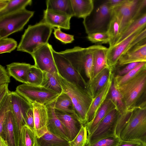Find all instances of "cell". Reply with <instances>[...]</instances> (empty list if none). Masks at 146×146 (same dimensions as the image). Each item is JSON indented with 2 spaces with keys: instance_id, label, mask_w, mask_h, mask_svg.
Instances as JSON below:
<instances>
[{
  "instance_id": "2",
  "label": "cell",
  "mask_w": 146,
  "mask_h": 146,
  "mask_svg": "<svg viewBox=\"0 0 146 146\" xmlns=\"http://www.w3.org/2000/svg\"><path fill=\"white\" fill-rule=\"evenodd\" d=\"M53 28L41 21L29 25L22 35L17 50L31 55L42 46L48 43Z\"/></svg>"
},
{
  "instance_id": "25",
  "label": "cell",
  "mask_w": 146,
  "mask_h": 146,
  "mask_svg": "<svg viewBox=\"0 0 146 146\" xmlns=\"http://www.w3.org/2000/svg\"><path fill=\"white\" fill-rule=\"evenodd\" d=\"M74 17L84 19L89 15L94 7V0H70Z\"/></svg>"
},
{
  "instance_id": "5",
  "label": "cell",
  "mask_w": 146,
  "mask_h": 146,
  "mask_svg": "<svg viewBox=\"0 0 146 146\" xmlns=\"http://www.w3.org/2000/svg\"><path fill=\"white\" fill-rule=\"evenodd\" d=\"M146 85V68L125 83L119 86H116L122 96L128 111L133 109Z\"/></svg>"
},
{
  "instance_id": "32",
  "label": "cell",
  "mask_w": 146,
  "mask_h": 146,
  "mask_svg": "<svg viewBox=\"0 0 146 146\" xmlns=\"http://www.w3.org/2000/svg\"><path fill=\"white\" fill-rule=\"evenodd\" d=\"M109 94V98L113 102L116 109L121 115L124 114L128 111L122 96L116 86L113 78Z\"/></svg>"
},
{
  "instance_id": "40",
  "label": "cell",
  "mask_w": 146,
  "mask_h": 146,
  "mask_svg": "<svg viewBox=\"0 0 146 146\" xmlns=\"http://www.w3.org/2000/svg\"><path fill=\"white\" fill-rule=\"evenodd\" d=\"M87 38L91 42L98 44H107L110 41V35L108 32L90 34L88 35Z\"/></svg>"
},
{
  "instance_id": "28",
  "label": "cell",
  "mask_w": 146,
  "mask_h": 146,
  "mask_svg": "<svg viewBox=\"0 0 146 146\" xmlns=\"http://www.w3.org/2000/svg\"><path fill=\"white\" fill-rule=\"evenodd\" d=\"M37 140L38 146H69V141L48 131Z\"/></svg>"
},
{
  "instance_id": "31",
  "label": "cell",
  "mask_w": 146,
  "mask_h": 146,
  "mask_svg": "<svg viewBox=\"0 0 146 146\" xmlns=\"http://www.w3.org/2000/svg\"><path fill=\"white\" fill-rule=\"evenodd\" d=\"M43 78L41 86L50 89L60 94L62 92V89L59 81L58 73L53 74L43 72Z\"/></svg>"
},
{
  "instance_id": "52",
  "label": "cell",
  "mask_w": 146,
  "mask_h": 146,
  "mask_svg": "<svg viewBox=\"0 0 146 146\" xmlns=\"http://www.w3.org/2000/svg\"><path fill=\"white\" fill-rule=\"evenodd\" d=\"M124 0H104L106 3L111 9L120 5Z\"/></svg>"
},
{
  "instance_id": "43",
  "label": "cell",
  "mask_w": 146,
  "mask_h": 146,
  "mask_svg": "<svg viewBox=\"0 0 146 146\" xmlns=\"http://www.w3.org/2000/svg\"><path fill=\"white\" fill-rule=\"evenodd\" d=\"M140 62H133L121 66L116 65L113 69L116 70V74L114 76H122L126 75L136 67Z\"/></svg>"
},
{
  "instance_id": "44",
  "label": "cell",
  "mask_w": 146,
  "mask_h": 146,
  "mask_svg": "<svg viewBox=\"0 0 146 146\" xmlns=\"http://www.w3.org/2000/svg\"><path fill=\"white\" fill-rule=\"evenodd\" d=\"M93 52L90 54L87 59L84 66L85 74L88 78L89 81L92 79L93 70Z\"/></svg>"
},
{
  "instance_id": "35",
  "label": "cell",
  "mask_w": 146,
  "mask_h": 146,
  "mask_svg": "<svg viewBox=\"0 0 146 146\" xmlns=\"http://www.w3.org/2000/svg\"><path fill=\"white\" fill-rule=\"evenodd\" d=\"M146 68V62H141L127 74L122 76H114L113 80L116 86L127 82L134 78L141 70Z\"/></svg>"
},
{
  "instance_id": "13",
  "label": "cell",
  "mask_w": 146,
  "mask_h": 146,
  "mask_svg": "<svg viewBox=\"0 0 146 146\" xmlns=\"http://www.w3.org/2000/svg\"><path fill=\"white\" fill-rule=\"evenodd\" d=\"M136 62H146V38L123 54L116 65L121 66Z\"/></svg>"
},
{
  "instance_id": "29",
  "label": "cell",
  "mask_w": 146,
  "mask_h": 146,
  "mask_svg": "<svg viewBox=\"0 0 146 146\" xmlns=\"http://www.w3.org/2000/svg\"><path fill=\"white\" fill-rule=\"evenodd\" d=\"M146 26V14L135 19L121 33L118 40L116 44L144 28Z\"/></svg>"
},
{
  "instance_id": "1",
  "label": "cell",
  "mask_w": 146,
  "mask_h": 146,
  "mask_svg": "<svg viewBox=\"0 0 146 146\" xmlns=\"http://www.w3.org/2000/svg\"><path fill=\"white\" fill-rule=\"evenodd\" d=\"M58 75L62 92L70 97L78 119L84 125L88 111L94 98L86 89L79 84L66 79L58 73Z\"/></svg>"
},
{
  "instance_id": "15",
  "label": "cell",
  "mask_w": 146,
  "mask_h": 146,
  "mask_svg": "<svg viewBox=\"0 0 146 146\" xmlns=\"http://www.w3.org/2000/svg\"><path fill=\"white\" fill-rule=\"evenodd\" d=\"M33 109L34 131L37 138H39L48 131V110L46 105L33 103L32 104Z\"/></svg>"
},
{
  "instance_id": "17",
  "label": "cell",
  "mask_w": 146,
  "mask_h": 146,
  "mask_svg": "<svg viewBox=\"0 0 146 146\" xmlns=\"http://www.w3.org/2000/svg\"><path fill=\"white\" fill-rule=\"evenodd\" d=\"M4 139L9 146H19L20 133L12 110L7 115L3 128Z\"/></svg>"
},
{
  "instance_id": "12",
  "label": "cell",
  "mask_w": 146,
  "mask_h": 146,
  "mask_svg": "<svg viewBox=\"0 0 146 146\" xmlns=\"http://www.w3.org/2000/svg\"><path fill=\"white\" fill-rule=\"evenodd\" d=\"M12 111L14 116L18 131L20 134L22 127L26 125V119L32 104L16 91H10Z\"/></svg>"
},
{
  "instance_id": "23",
  "label": "cell",
  "mask_w": 146,
  "mask_h": 146,
  "mask_svg": "<svg viewBox=\"0 0 146 146\" xmlns=\"http://www.w3.org/2000/svg\"><path fill=\"white\" fill-rule=\"evenodd\" d=\"M108 48L99 45H97L94 50L93 54V70L92 80L105 68H110L108 63Z\"/></svg>"
},
{
  "instance_id": "14",
  "label": "cell",
  "mask_w": 146,
  "mask_h": 146,
  "mask_svg": "<svg viewBox=\"0 0 146 146\" xmlns=\"http://www.w3.org/2000/svg\"><path fill=\"white\" fill-rule=\"evenodd\" d=\"M145 27L132 34L121 41L108 48V63L113 71L122 54L127 50L132 41Z\"/></svg>"
},
{
  "instance_id": "3",
  "label": "cell",
  "mask_w": 146,
  "mask_h": 146,
  "mask_svg": "<svg viewBox=\"0 0 146 146\" xmlns=\"http://www.w3.org/2000/svg\"><path fill=\"white\" fill-rule=\"evenodd\" d=\"M113 15V9L104 1L97 4L94 0L93 11L84 19L83 22L86 33L88 35L96 32H108Z\"/></svg>"
},
{
  "instance_id": "20",
  "label": "cell",
  "mask_w": 146,
  "mask_h": 146,
  "mask_svg": "<svg viewBox=\"0 0 146 146\" xmlns=\"http://www.w3.org/2000/svg\"><path fill=\"white\" fill-rule=\"evenodd\" d=\"M72 17L45 10L44 11L42 21L53 28L69 30L70 29V20Z\"/></svg>"
},
{
  "instance_id": "7",
  "label": "cell",
  "mask_w": 146,
  "mask_h": 146,
  "mask_svg": "<svg viewBox=\"0 0 146 146\" xmlns=\"http://www.w3.org/2000/svg\"><path fill=\"white\" fill-rule=\"evenodd\" d=\"M15 91L31 104L37 103L46 106L54 101L60 95L44 86L25 84L18 86Z\"/></svg>"
},
{
  "instance_id": "54",
  "label": "cell",
  "mask_w": 146,
  "mask_h": 146,
  "mask_svg": "<svg viewBox=\"0 0 146 146\" xmlns=\"http://www.w3.org/2000/svg\"><path fill=\"white\" fill-rule=\"evenodd\" d=\"M0 146H9L5 139L0 136Z\"/></svg>"
},
{
  "instance_id": "48",
  "label": "cell",
  "mask_w": 146,
  "mask_h": 146,
  "mask_svg": "<svg viewBox=\"0 0 146 146\" xmlns=\"http://www.w3.org/2000/svg\"><path fill=\"white\" fill-rule=\"evenodd\" d=\"M26 125L34 131V123L33 107L28 110L26 119Z\"/></svg>"
},
{
  "instance_id": "49",
  "label": "cell",
  "mask_w": 146,
  "mask_h": 146,
  "mask_svg": "<svg viewBox=\"0 0 146 146\" xmlns=\"http://www.w3.org/2000/svg\"><path fill=\"white\" fill-rule=\"evenodd\" d=\"M146 38V26L142 30V31L140 32L135 37V38L132 41V42H131L130 45L126 51H127L128 50H129V48H130L131 47H132L135 44Z\"/></svg>"
},
{
  "instance_id": "30",
  "label": "cell",
  "mask_w": 146,
  "mask_h": 146,
  "mask_svg": "<svg viewBox=\"0 0 146 146\" xmlns=\"http://www.w3.org/2000/svg\"><path fill=\"white\" fill-rule=\"evenodd\" d=\"M19 146H38L37 137L34 131L27 125L21 128Z\"/></svg>"
},
{
  "instance_id": "50",
  "label": "cell",
  "mask_w": 146,
  "mask_h": 146,
  "mask_svg": "<svg viewBox=\"0 0 146 146\" xmlns=\"http://www.w3.org/2000/svg\"><path fill=\"white\" fill-rule=\"evenodd\" d=\"M117 146H144L143 143L137 141L121 140Z\"/></svg>"
},
{
  "instance_id": "4",
  "label": "cell",
  "mask_w": 146,
  "mask_h": 146,
  "mask_svg": "<svg viewBox=\"0 0 146 146\" xmlns=\"http://www.w3.org/2000/svg\"><path fill=\"white\" fill-rule=\"evenodd\" d=\"M123 140L146 143V108H135L120 134Z\"/></svg>"
},
{
  "instance_id": "18",
  "label": "cell",
  "mask_w": 146,
  "mask_h": 146,
  "mask_svg": "<svg viewBox=\"0 0 146 146\" xmlns=\"http://www.w3.org/2000/svg\"><path fill=\"white\" fill-rule=\"evenodd\" d=\"M55 112L66 129L70 141L73 139L80 131L82 125L74 116L55 109Z\"/></svg>"
},
{
  "instance_id": "8",
  "label": "cell",
  "mask_w": 146,
  "mask_h": 146,
  "mask_svg": "<svg viewBox=\"0 0 146 146\" xmlns=\"http://www.w3.org/2000/svg\"><path fill=\"white\" fill-rule=\"evenodd\" d=\"M122 115L116 109L109 112L102 120L91 134L88 137L87 145L91 144L105 137L116 135V128Z\"/></svg>"
},
{
  "instance_id": "36",
  "label": "cell",
  "mask_w": 146,
  "mask_h": 146,
  "mask_svg": "<svg viewBox=\"0 0 146 146\" xmlns=\"http://www.w3.org/2000/svg\"><path fill=\"white\" fill-rule=\"evenodd\" d=\"M108 32L110 37L109 47H110L117 43L120 36V24L114 15L110 23Z\"/></svg>"
},
{
  "instance_id": "11",
  "label": "cell",
  "mask_w": 146,
  "mask_h": 146,
  "mask_svg": "<svg viewBox=\"0 0 146 146\" xmlns=\"http://www.w3.org/2000/svg\"><path fill=\"white\" fill-rule=\"evenodd\" d=\"M139 1L124 0L120 5L113 9V15L120 24V35L134 20Z\"/></svg>"
},
{
  "instance_id": "27",
  "label": "cell",
  "mask_w": 146,
  "mask_h": 146,
  "mask_svg": "<svg viewBox=\"0 0 146 146\" xmlns=\"http://www.w3.org/2000/svg\"><path fill=\"white\" fill-rule=\"evenodd\" d=\"M53 102L54 109L72 115L78 119L71 100L66 94L62 92Z\"/></svg>"
},
{
  "instance_id": "56",
  "label": "cell",
  "mask_w": 146,
  "mask_h": 146,
  "mask_svg": "<svg viewBox=\"0 0 146 146\" xmlns=\"http://www.w3.org/2000/svg\"></svg>"
},
{
  "instance_id": "24",
  "label": "cell",
  "mask_w": 146,
  "mask_h": 146,
  "mask_svg": "<svg viewBox=\"0 0 146 146\" xmlns=\"http://www.w3.org/2000/svg\"><path fill=\"white\" fill-rule=\"evenodd\" d=\"M32 66L29 64L15 62L7 65V67L10 76L19 82L27 84L28 73Z\"/></svg>"
},
{
  "instance_id": "46",
  "label": "cell",
  "mask_w": 146,
  "mask_h": 146,
  "mask_svg": "<svg viewBox=\"0 0 146 146\" xmlns=\"http://www.w3.org/2000/svg\"><path fill=\"white\" fill-rule=\"evenodd\" d=\"M146 108V85L135 103L134 108Z\"/></svg>"
},
{
  "instance_id": "26",
  "label": "cell",
  "mask_w": 146,
  "mask_h": 146,
  "mask_svg": "<svg viewBox=\"0 0 146 146\" xmlns=\"http://www.w3.org/2000/svg\"><path fill=\"white\" fill-rule=\"evenodd\" d=\"M46 4L47 10L74 17L70 0H47Z\"/></svg>"
},
{
  "instance_id": "45",
  "label": "cell",
  "mask_w": 146,
  "mask_h": 146,
  "mask_svg": "<svg viewBox=\"0 0 146 146\" xmlns=\"http://www.w3.org/2000/svg\"><path fill=\"white\" fill-rule=\"evenodd\" d=\"M10 76L4 67L0 65V85L8 84L10 82Z\"/></svg>"
},
{
  "instance_id": "9",
  "label": "cell",
  "mask_w": 146,
  "mask_h": 146,
  "mask_svg": "<svg viewBox=\"0 0 146 146\" xmlns=\"http://www.w3.org/2000/svg\"><path fill=\"white\" fill-rule=\"evenodd\" d=\"M52 52L58 73L62 76L78 84L83 82L86 88V83L79 72L60 52L52 48Z\"/></svg>"
},
{
  "instance_id": "21",
  "label": "cell",
  "mask_w": 146,
  "mask_h": 146,
  "mask_svg": "<svg viewBox=\"0 0 146 146\" xmlns=\"http://www.w3.org/2000/svg\"><path fill=\"white\" fill-rule=\"evenodd\" d=\"M112 71L110 68H106L87 83L86 90L93 98L105 85Z\"/></svg>"
},
{
  "instance_id": "42",
  "label": "cell",
  "mask_w": 146,
  "mask_h": 146,
  "mask_svg": "<svg viewBox=\"0 0 146 146\" xmlns=\"http://www.w3.org/2000/svg\"><path fill=\"white\" fill-rule=\"evenodd\" d=\"M53 34L55 37L64 44L72 43L74 40L73 35L62 32L60 28H54Z\"/></svg>"
},
{
  "instance_id": "51",
  "label": "cell",
  "mask_w": 146,
  "mask_h": 146,
  "mask_svg": "<svg viewBox=\"0 0 146 146\" xmlns=\"http://www.w3.org/2000/svg\"><path fill=\"white\" fill-rule=\"evenodd\" d=\"M8 84H4L0 85V103L9 91L8 89Z\"/></svg>"
},
{
  "instance_id": "34",
  "label": "cell",
  "mask_w": 146,
  "mask_h": 146,
  "mask_svg": "<svg viewBox=\"0 0 146 146\" xmlns=\"http://www.w3.org/2000/svg\"><path fill=\"white\" fill-rule=\"evenodd\" d=\"M10 91L0 103V136L4 138L3 128L8 112L12 110Z\"/></svg>"
},
{
  "instance_id": "33",
  "label": "cell",
  "mask_w": 146,
  "mask_h": 146,
  "mask_svg": "<svg viewBox=\"0 0 146 146\" xmlns=\"http://www.w3.org/2000/svg\"><path fill=\"white\" fill-rule=\"evenodd\" d=\"M31 0H9L6 7L0 11V17L12 14L25 9L32 4Z\"/></svg>"
},
{
  "instance_id": "41",
  "label": "cell",
  "mask_w": 146,
  "mask_h": 146,
  "mask_svg": "<svg viewBox=\"0 0 146 146\" xmlns=\"http://www.w3.org/2000/svg\"><path fill=\"white\" fill-rule=\"evenodd\" d=\"M17 45V42L12 38L0 39V54L10 53L16 48Z\"/></svg>"
},
{
  "instance_id": "10",
  "label": "cell",
  "mask_w": 146,
  "mask_h": 146,
  "mask_svg": "<svg viewBox=\"0 0 146 146\" xmlns=\"http://www.w3.org/2000/svg\"><path fill=\"white\" fill-rule=\"evenodd\" d=\"M51 45L48 43L41 46L31 55L34 65L43 72L53 74H58L53 58Z\"/></svg>"
},
{
  "instance_id": "37",
  "label": "cell",
  "mask_w": 146,
  "mask_h": 146,
  "mask_svg": "<svg viewBox=\"0 0 146 146\" xmlns=\"http://www.w3.org/2000/svg\"><path fill=\"white\" fill-rule=\"evenodd\" d=\"M43 72L40 69L32 65L28 74L27 84L40 86L43 78Z\"/></svg>"
},
{
  "instance_id": "53",
  "label": "cell",
  "mask_w": 146,
  "mask_h": 146,
  "mask_svg": "<svg viewBox=\"0 0 146 146\" xmlns=\"http://www.w3.org/2000/svg\"><path fill=\"white\" fill-rule=\"evenodd\" d=\"M9 0H0V11L4 9L7 6Z\"/></svg>"
},
{
  "instance_id": "16",
  "label": "cell",
  "mask_w": 146,
  "mask_h": 146,
  "mask_svg": "<svg viewBox=\"0 0 146 146\" xmlns=\"http://www.w3.org/2000/svg\"><path fill=\"white\" fill-rule=\"evenodd\" d=\"M112 73L106 83L98 94L93 98L88 111L85 124L91 121L109 95L114 78Z\"/></svg>"
},
{
  "instance_id": "39",
  "label": "cell",
  "mask_w": 146,
  "mask_h": 146,
  "mask_svg": "<svg viewBox=\"0 0 146 146\" xmlns=\"http://www.w3.org/2000/svg\"><path fill=\"white\" fill-rule=\"evenodd\" d=\"M121 139L116 135L102 139L86 146H117Z\"/></svg>"
},
{
  "instance_id": "55",
  "label": "cell",
  "mask_w": 146,
  "mask_h": 146,
  "mask_svg": "<svg viewBox=\"0 0 146 146\" xmlns=\"http://www.w3.org/2000/svg\"><path fill=\"white\" fill-rule=\"evenodd\" d=\"M144 146H146V143H143Z\"/></svg>"
},
{
  "instance_id": "38",
  "label": "cell",
  "mask_w": 146,
  "mask_h": 146,
  "mask_svg": "<svg viewBox=\"0 0 146 146\" xmlns=\"http://www.w3.org/2000/svg\"><path fill=\"white\" fill-rule=\"evenodd\" d=\"M88 141V133L84 125H82L74 138L69 141V146H86Z\"/></svg>"
},
{
  "instance_id": "22",
  "label": "cell",
  "mask_w": 146,
  "mask_h": 146,
  "mask_svg": "<svg viewBox=\"0 0 146 146\" xmlns=\"http://www.w3.org/2000/svg\"><path fill=\"white\" fill-rule=\"evenodd\" d=\"M116 109L114 103L110 98H107L98 110L94 119L84 124L88 133V137L91 134L104 117L112 110Z\"/></svg>"
},
{
  "instance_id": "47",
  "label": "cell",
  "mask_w": 146,
  "mask_h": 146,
  "mask_svg": "<svg viewBox=\"0 0 146 146\" xmlns=\"http://www.w3.org/2000/svg\"><path fill=\"white\" fill-rule=\"evenodd\" d=\"M146 14V0H139L134 19Z\"/></svg>"
},
{
  "instance_id": "19",
  "label": "cell",
  "mask_w": 146,
  "mask_h": 146,
  "mask_svg": "<svg viewBox=\"0 0 146 146\" xmlns=\"http://www.w3.org/2000/svg\"><path fill=\"white\" fill-rule=\"evenodd\" d=\"M53 102L46 106L48 115V131L55 135L70 141L66 130L55 113Z\"/></svg>"
},
{
  "instance_id": "6",
  "label": "cell",
  "mask_w": 146,
  "mask_h": 146,
  "mask_svg": "<svg viewBox=\"0 0 146 146\" xmlns=\"http://www.w3.org/2000/svg\"><path fill=\"white\" fill-rule=\"evenodd\" d=\"M34 13L25 9L0 17V39L22 30Z\"/></svg>"
}]
</instances>
